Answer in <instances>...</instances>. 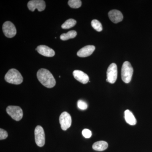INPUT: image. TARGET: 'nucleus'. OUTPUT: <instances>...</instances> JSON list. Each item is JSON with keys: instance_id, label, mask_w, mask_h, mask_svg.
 <instances>
[{"instance_id": "nucleus-1", "label": "nucleus", "mask_w": 152, "mask_h": 152, "mask_svg": "<svg viewBox=\"0 0 152 152\" xmlns=\"http://www.w3.org/2000/svg\"><path fill=\"white\" fill-rule=\"evenodd\" d=\"M37 77L41 83L46 88H51L56 84V80L53 76L46 69H40L37 73Z\"/></svg>"}, {"instance_id": "nucleus-2", "label": "nucleus", "mask_w": 152, "mask_h": 152, "mask_svg": "<svg viewBox=\"0 0 152 152\" xmlns=\"http://www.w3.org/2000/svg\"><path fill=\"white\" fill-rule=\"evenodd\" d=\"M5 80L9 83L19 85L23 82L21 74L15 69H12L7 72L5 76Z\"/></svg>"}, {"instance_id": "nucleus-3", "label": "nucleus", "mask_w": 152, "mask_h": 152, "mask_svg": "<svg viewBox=\"0 0 152 152\" xmlns=\"http://www.w3.org/2000/svg\"><path fill=\"white\" fill-rule=\"evenodd\" d=\"M133 72L134 69L130 63L125 61L121 69V78L123 81L126 83H129L132 80Z\"/></svg>"}, {"instance_id": "nucleus-4", "label": "nucleus", "mask_w": 152, "mask_h": 152, "mask_svg": "<svg viewBox=\"0 0 152 152\" xmlns=\"http://www.w3.org/2000/svg\"><path fill=\"white\" fill-rule=\"evenodd\" d=\"M6 111L13 119L17 121L23 118V110L18 106H9L6 109Z\"/></svg>"}, {"instance_id": "nucleus-5", "label": "nucleus", "mask_w": 152, "mask_h": 152, "mask_svg": "<svg viewBox=\"0 0 152 152\" xmlns=\"http://www.w3.org/2000/svg\"><path fill=\"white\" fill-rule=\"evenodd\" d=\"M35 140L38 146H43L45 142V136L43 128L40 126L36 127L34 131Z\"/></svg>"}, {"instance_id": "nucleus-6", "label": "nucleus", "mask_w": 152, "mask_h": 152, "mask_svg": "<svg viewBox=\"0 0 152 152\" xmlns=\"http://www.w3.org/2000/svg\"><path fill=\"white\" fill-rule=\"evenodd\" d=\"M106 81L111 84L115 83L118 77V68L116 64L113 63L109 66L107 72Z\"/></svg>"}, {"instance_id": "nucleus-7", "label": "nucleus", "mask_w": 152, "mask_h": 152, "mask_svg": "<svg viewBox=\"0 0 152 152\" xmlns=\"http://www.w3.org/2000/svg\"><path fill=\"white\" fill-rule=\"evenodd\" d=\"M2 28L3 32L7 37L12 38L16 34V29L15 25L12 22H5L3 24Z\"/></svg>"}, {"instance_id": "nucleus-8", "label": "nucleus", "mask_w": 152, "mask_h": 152, "mask_svg": "<svg viewBox=\"0 0 152 152\" xmlns=\"http://www.w3.org/2000/svg\"><path fill=\"white\" fill-rule=\"evenodd\" d=\"M59 122L62 129L64 131L66 130L72 124V118L70 114L66 112H63L60 115Z\"/></svg>"}, {"instance_id": "nucleus-9", "label": "nucleus", "mask_w": 152, "mask_h": 152, "mask_svg": "<svg viewBox=\"0 0 152 152\" xmlns=\"http://www.w3.org/2000/svg\"><path fill=\"white\" fill-rule=\"evenodd\" d=\"M28 7L32 12H34L36 9H37L39 12H42L45 9V3L43 0H32L28 2Z\"/></svg>"}, {"instance_id": "nucleus-10", "label": "nucleus", "mask_w": 152, "mask_h": 152, "mask_svg": "<svg viewBox=\"0 0 152 152\" xmlns=\"http://www.w3.org/2000/svg\"><path fill=\"white\" fill-rule=\"evenodd\" d=\"M36 50L39 53L44 56L52 57L54 56L55 55V52L53 50L47 46L43 45L38 46Z\"/></svg>"}, {"instance_id": "nucleus-11", "label": "nucleus", "mask_w": 152, "mask_h": 152, "mask_svg": "<svg viewBox=\"0 0 152 152\" xmlns=\"http://www.w3.org/2000/svg\"><path fill=\"white\" fill-rule=\"evenodd\" d=\"M95 50V47L93 45L86 46L80 49L77 53L78 56L85 58L92 54Z\"/></svg>"}, {"instance_id": "nucleus-12", "label": "nucleus", "mask_w": 152, "mask_h": 152, "mask_svg": "<svg viewBox=\"0 0 152 152\" xmlns=\"http://www.w3.org/2000/svg\"><path fill=\"white\" fill-rule=\"evenodd\" d=\"M73 75L76 80L84 84L87 83L89 81V78L88 75L81 71H74Z\"/></svg>"}, {"instance_id": "nucleus-13", "label": "nucleus", "mask_w": 152, "mask_h": 152, "mask_svg": "<svg viewBox=\"0 0 152 152\" xmlns=\"http://www.w3.org/2000/svg\"><path fill=\"white\" fill-rule=\"evenodd\" d=\"M109 18L115 23H119L122 21L123 14L120 11L117 10H112L108 13Z\"/></svg>"}, {"instance_id": "nucleus-14", "label": "nucleus", "mask_w": 152, "mask_h": 152, "mask_svg": "<svg viewBox=\"0 0 152 152\" xmlns=\"http://www.w3.org/2000/svg\"><path fill=\"white\" fill-rule=\"evenodd\" d=\"M125 119L126 121L129 124L134 126L137 124V120L132 112L129 110H127L125 111Z\"/></svg>"}, {"instance_id": "nucleus-15", "label": "nucleus", "mask_w": 152, "mask_h": 152, "mask_svg": "<svg viewBox=\"0 0 152 152\" xmlns=\"http://www.w3.org/2000/svg\"><path fill=\"white\" fill-rule=\"evenodd\" d=\"M108 145L107 143L104 141H99L96 142L92 146L93 149L95 151H102L107 148Z\"/></svg>"}, {"instance_id": "nucleus-16", "label": "nucleus", "mask_w": 152, "mask_h": 152, "mask_svg": "<svg viewBox=\"0 0 152 152\" xmlns=\"http://www.w3.org/2000/svg\"><path fill=\"white\" fill-rule=\"evenodd\" d=\"M77 33L75 31H71L66 34H63L60 36V39L63 41L71 39L75 37Z\"/></svg>"}, {"instance_id": "nucleus-17", "label": "nucleus", "mask_w": 152, "mask_h": 152, "mask_svg": "<svg viewBox=\"0 0 152 152\" xmlns=\"http://www.w3.org/2000/svg\"><path fill=\"white\" fill-rule=\"evenodd\" d=\"M77 23L75 20L73 19H69L67 20L61 26V27L64 29H68L74 27Z\"/></svg>"}, {"instance_id": "nucleus-18", "label": "nucleus", "mask_w": 152, "mask_h": 152, "mask_svg": "<svg viewBox=\"0 0 152 152\" xmlns=\"http://www.w3.org/2000/svg\"><path fill=\"white\" fill-rule=\"evenodd\" d=\"M91 26L95 30L98 32L102 31L103 29L102 24L98 20H93L91 22Z\"/></svg>"}, {"instance_id": "nucleus-19", "label": "nucleus", "mask_w": 152, "mask_h": 152, "mask_svg": "<svg viewBox=\"0 0 152 152\" xmlns=\"http://www.w3.org/2000/svg\"><path fill=\"white\" fill-rule=\"evenodd\" d=\"M68 4L72 8L77 9L81 6L82 2L80 0H69Z\"/></svg>"}, {"instance_id": "nucleus-20", "label": "nucleus", "mask_w": 152, "mask_h": 152, "mask_svg": "<svg viewBox=\"0 0 152 152\" xmlns=\"http://www.w3.org/2000/svg\"><path fill=\"white\" fill-rule=\"evenodd\" d=\"M77 107L80 110H86L88 108V104L84 101L79 100L77 102Z\"/></svg>"}, {"instance_id": "nucleus-21", "label": "nucleus", "mask_w": 152, "mask_h": 152, "mask_svg": "<svg viewBox=\"0 0 152 152\" xmlns=\"http://www.w3.org/2000/svg\"><path fill=\"white\" fill-rule=\"evenodd\" d=\"M82 134L86 138H89L92 136V132L88 129H84L82 131Z\"/></svg>"}, {"instance_id": "nucleus-22", "label": "nucleus", "mask_w": 152, "mask_h": 152, "mask_svg": "<svg viewBox=\"0 0 152 152\" xmlns=\"http://www.w3.org/2000/svg\"><path fill=\"white\" fill-rule=\"evenodd\" d=\"M8 136V133L7 132V131L4 130L3 129H0V140H1L7 138Z\"/></svg>"}]
</instances>
